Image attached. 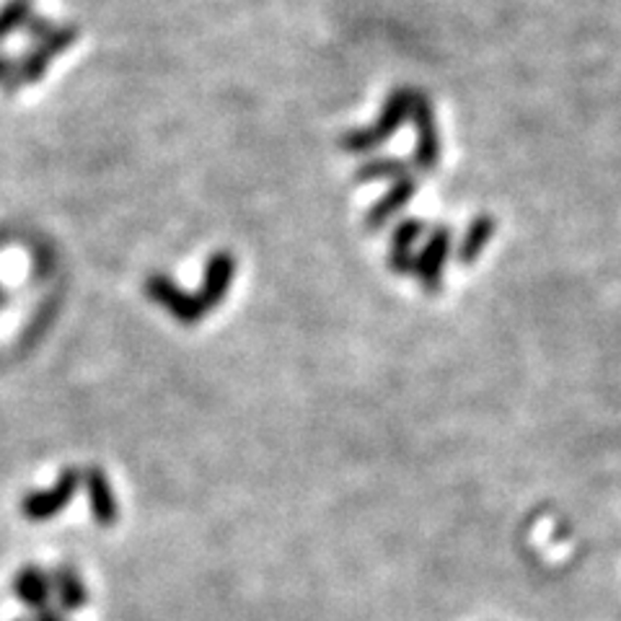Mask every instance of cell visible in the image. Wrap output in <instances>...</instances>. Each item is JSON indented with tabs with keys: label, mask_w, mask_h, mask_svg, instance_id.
<instances>
[{
	"label": "cell",
	"mask_w": 621,
	"mask_h": 621,
	"mask_svg": "<svg viewBox=\"0 0 621 621\" xmlns=\"http://www.w3.org/2000/svg\"><path fill=\"white\" fill-rule=\"evenodd\" d=\"M423 228H425L423 220H402V223L394 228V235H391V254H389L391 273L396 275L414 273L412 246L414 241L423 235Z\"/></svg>",
	"instance_id": "9c48e42d"
},
{
	"label": "cell",
	"mask_w": 621,
	"mask_h": 621,
	"mask_svg": "<svg viewBox=\"0 0 621 621\" xmlns=\"http://www.w3.org/2000/svg\"><path fill=\"white\" fill-rule=\"evenodd\" d=\"M235 275V260L228 252H216L205 264L203 288H199V303H203L205 313L212 311L223 301L228 288H231Z\"/></svg>",
	"instance_id": "52a82bcc"
},
{
	"label": "cell",
	"mask_w": 621,
	"mask_h": 621,
	"mask_svg": "<svg viewBox=\"0 0 621 621\" xmlns=\"http://www.w3.org/2000/svg\"><path fill=\"white\" fill-rule=\"evenodd\" d=\"M410 112L414 127H417V151H414V163H417V169L433 171L440 161V138H438V127H435L430 99L419 94V91H414Z\"/></svg>",
	"instance_id": "3957f363"
},
{
	"label": "cell",
	"mask_w": 621,
	"mask_h": 621,
	"mask_svg": "<svg viewBox=\"0 0 621 621\" xmlns=\"http://www.w3.org/2000/svg\"><path fill=\"white\" fill-rule=\"evenodd\" d=\"M146 292L156 303H161L176 321H182V324H197V321L205 317L199 298L189 296L187 290H182L180 285L169 280V277L151 275L146 283Z\"/></svg>",
	"instance_id": "277c9868"
},
{
	"label": "cell",
	"mask_w": 621,
	"mask_h": 621,
	"mask_svg": "<svg viewBox=\"0 0 621 621\" xmlns=\"http://www.w3.org/2000/svg\"><path fill=\"white\" fill-rule=\"evenodd\" d=\"M410 174V166L404 161L394 159H376L363 163L358 169V182H376V180H402V176Z\"/></svg>",
	"instance_id": "5bb4252c"
},
{
	"label": "cell",
	"mask_w": 621,
	"mask_h": 621,
	"mask_svg": "<svg viewBox=\"0 0 621 621\" xmlns=\"http://www.w3.org/2000/svg\"><path fill=\"white\" fill-rule=\"evenodd\" d=\"M37 621H62L60 617H57V611H53L47 606V609H42V611H37Z\"/></svg>",
	"instance_id": "ac0fdd59"
},
{
	"label": "cell",
	"mask_w": 621,
	"mask_h": 621,
	"mask_svg": "<svg viewBox=\"0 0 621 621\" xmlns=\"http://www.w3.org/2000/svg\"><path fill=\"white\" fill-rule=\"evenodd\" d=\"M492 233H495V223H492L490 218H476L474 223L469 226V231L463 233V241H461V249H459V260L463 264H471L476 262L484 252V246H487V241L492 239Z\"/></svg>",
	"instance_id": "4fadbf2b"
},
{
	"label": "cell",
	"mask_w": 621,
	"mask_h": 621,
	"mask_svg": "<svg viewBox=\"0 0 621 621\" xmlns=\"http://www.w3.org/2000/svg\"><path fill=\"white\" fill-rule=\"evenodd\" d=\"M76 37H78L76 26L55 28V32L49 34L45 42L34 45L32 49H28V53H24L16 62H13L9 78L3 81L5 91H16V89H21V85L39 81V78L47 73L49 60H53L55 55L66 53V49L76 42Z\"/></svg>",
	"instance_id": "6da1fadb"
},
{
	"label": "cell",
	"mask_w": 621,
	"mask_h": 621,
	"mask_svg": "<svg viewBox=\"0 0 621 621\" xmlns=\"http://www.w3.org/2000/svg\"><path fill=\"white\" fill-rule=\"evenodd\" d=\"M448 254H451V231L446 226L435 228L423 252L414 256V275L419 277L427 292H438L442 280V267H446Z\"/></svg>",
	"instance_id": "8992f818"
},
{
	"label": "cell",
	"mask_w": 621,
	"mask_h": 621,
	"mask_svg": "<svg viewBox=\"0 0 621 621\" xmlns=\"http://www.w3.org/2000/svg\"><path fill=\"white\" fill-rule=\"evenodd\" d=\"M26 34L34 39V45H39V42H45L49 34L55 32V26L49 24V19H37V16H28L26 19Z\"/></svg>",
	"instance_id": "2e32d148"
},
{
	"label": "cell",
	"mask_w": 621,
	"mask_h": 621,
	"mask_svg": "<svg viewBox=\"0 0 621 621\" xmlns=\"http://www.w3.org/2000/svg\"><path fill=\"white\" fill-rule=\"evenodd\" d=\"M410 104H412V91H406V89L394 91V94L387 99V104H383V112H381V117H378V123L366 127V130L347 133L345 138H342V148L349 153L373 151V148L381 146V142H387L391 135L402 127L406 114H410Z\"/></svg>",
	"instance_id": "7a4b0ae2"
},
{
	"label": "cell",
	"mask_w": 621,
	"mask_h": 621,
	"mask_svg": "<svg viewBox=\"0 0 621 621\" xmlns=\"http://www.w3.org/2000/svg\"><path fill=\"white\" fill-rule=\"evenodd\" d=\"M11 68H13V62H11V57H5V55H0V81H5L11 73Z\"/></svg>",
	"instance_id": "e0dca14e"
},
{
	"label": "cell",
	"mask_w": 621,
	"mask_h": 621,
	"mask_svg": "<svg viewBox=\"0 0 621 621\" xmlns=\"http://www.w3.org/2000/svg\"><path fill=\"white\" fill-rule=\"evenodd\" d=\"M53 594L57 596V603H60L62 611H76L85 606V585L81 577L76 575V570L70 567H62L55 573V580H53Z\"/></svg>",
	"instance_id": "7c38bea8"
},
{
	"label": "cell",
	"mask_w": 621,
	"mask_h": 621,
	"mask_svg": "<svg viewBox=\"0 0 621 621\" xmlns=\"http://www.w3.org/2000/svg\"><path fill=\"white\" fill-rule=\"evenodd\" d=\"M78 484H81V474H78V471H62L53 490L26 495L24 503H21V513H24L28 520H49L73 499Z\"/></svg>",
	"instance_id": "5b68a950"
},
{
	"label": "cell",
	"mask_w": 621,
	"mask_h": 621,
	"mask_svg": "<svg viewBox=\"0 0 621 621\" xmlns=\"http://www.w3.org/2000/svg\"><path fill=\"white\" fill-rule=\"evenodd\" d=\"M28 16H32V0H11V3L0 11V42L16 32L21 24H26Z\"/></svg>",
	"instance_id": "9a60e30c"
},
{
	"label": "cell",
	"mask_w": 621,
	"mask_h": 621,
	"mask_svg": "<svg viewBox=\"0 0 621 621\" xmlns=\"http://www.w3.org/2000/svg\"><path fill=\"white\" fill-rule=\"evenodd\" d=\"M85 482V490H89L91 497V513H94L99 526H112L117 520V499H114V492L110 487V480H106L104 471L89 469L81 476Z\"/></svg>",
	"instance_id": "30bf717a"
},
{
	"label": "cell",
	"mask_w": 621,
	"mask_h": 621,
	"mask_svg": "<svg viewBox=\"0 0 621 621\" xmlns=\"http://www.w3.org/2000/svg\"><path fill=\"white\" fill-rule=\"evenodd\" d=\"M414 195H417V180H414L412 174H406V176H402V180H396L389 187L387 195H383L373 207H370L366 226L370 228V231H378V228L387 223L389 218H394L396 212L402 210V207L410 203Z\"/></svg>",
	"instance_id": "ba28073f"
},
{
	"label": "cell",
	"mask_w": 621,
	"mask_h": 621,
	"mask_svg": "<svg viewBox=\"0 0 621 621\" xmlns=\"http://www.w3.org/2000/svg\"><path fill=\"white\" fill-rule=\"evenodd\" d=\"M16 596L24 601L28 609H47L49 598H53V577H47L37 567H26L21 570L16 577Z\"/></svg>",
	"instance_id": "8fae6325"
}]
</instances>
